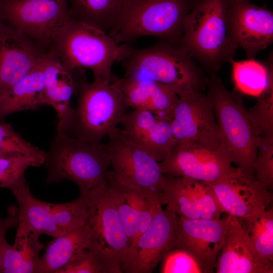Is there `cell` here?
<instances>
[{"instance_id":"cell-1","label":"cell","mask_w":273,"mask_h":273,"mask_svg":"<svg viewBox=\"0 0 273 273\" xmlns=\"http://www.w3.org/2000/svg\"><path fill=\"white\" fill-rule=\"evenodd\" d=\"M131 47L119 43L108 33L70 16L54 33L48 49L69 69H88L94 79L111 81L112 67L123 61Z\"/></svg>"},{"instance_id":"cell-2","label":"cell","mask_w":273,"mask_h":273,"mask_svg":"<svg viewBox=\"0 0 273 273\" xmlns=\"http://www.w3.org/2000/svg\"><path fill=\"white\" fill-rule=\"evenodd\" d=\"M77 105L57 132L91 143H101L117 128L127 113L122 93L112 81H87L81 75L77 85Z\"/></svg>"},{"instance_id":"cell-3","label":"cell","mask_w":273,"mask_h":273,"mask_svg":"<svg viewBox=\"0 0 273 273\" xmlns=\"http://www.w3.org/2000/svg\"><path fill=\"white\" fill-rule=\"evenodd\" d=\"M229 0H194L178 44L209 73L234 60L236 48L228 32Z\"/></svg>"},{"instance_id":"cell-4","label":"cell","mask_w":273,"mask_h":273,"mask_svg":"<svg viewBox=\"0 0 273 273\" xmlns=\"http://www.w3.org/2000/svg\"><path fill=\"white\" fill-rule=\"evenodd\" d=\"M206 87L226 157L246 174L255 177L253 165L259 135L248 111L215 73L210 74Z\"/></svg>"},{"instance_id":"cell-5","label":"cell","mask_w":273,"mask_h":273,"mask_svg":"<svg viewBox=\"0 0 273 273\" xmlns=\"http://www.w3.org/2000/svg\"><path fill=\"white\" fill-rule=\"evenodd\" d=\"M125 76L149 79L165 85L178 95L203 92L207 78L194 59L178 43L164 40L145 49L131 48L123 61Z\"/></svg>"},{"instance_id":"cell-6","label":"cell","mask_w":273,"mask_h":273,"mask_svg":"<svg viewBox=\"0 0 273 273\" xmlns=\"http://www.w3.org/2000/svg\"><path fill=\"white\" fill-rule=\"evenodd\" d=\"M43 165L48 184L68 180L86 193L107 180L110 159L105 144L91 143L57 132L46 152Z\"/></svg>"},{"instance_id":"cell-7","label":"cell","mask_w":273,"mask_h":273,"mask_svg":"<svg viewBox=\"0 0 273 273\" xmlns=\"http://www.w3.org/2000/svg\"><path fill=\"white\" fill-rule=\"evenodd\" d=\"M194 0H123L108 33L119 43L152 36L178 43Z\"/></svg>"},{"instance_id":"cell-8","label":"cell","mask_w":273,"mask_h":273,"mask_svg":"<svg viewBox=\"0 0 273 273\" xmlns=\"http://www.w3.org/2000/svg\"><path fill=\"white\" fill-rule=\"evenodd\" d=\"M10 191L18 204L19 220L16 234L31 232L54 238L84 224L88 215L86 195L76 200L55 204L40 200L31 194L26 180Z\"/></svg>"},{"instance_id":"cell-9","label":"cell","mask_w":273,"mask_h":273,"mask_svg":"<svg viewBox=\"0 0 273 273\" xmlns=\"http://www.w3.org/2000/svg\"><path fill=\"white\" fill-rule=\"evenodd\" d=\"M84 194L88 204L85 225L90 236L89 248L97 252L117 271L129 249V242L110 195L106 181Z\"/></svg>"},{"instance_id":"cell-10","label":"cell","mask_w":273,"mask_h":273,"mask_svg":"<svg viewBox=\"0 0 273 273\" xmlns=\"http://www.w3.org/2000/svg\"><path fill=\"white\" fill-rule=\"evenodd\" d=\"M105 146L110 167L109 175L120 184L161 193L166 177L160 162L118 127L108 136Z\"/></svg>"},{"instance_id":"cell-11","label":"cell","mask_w":273,"mask_h":273,"mask_svg":"<svg viewBox=\"0 0 273 273\" xmlns=\"http://www.w3.org/2000/svg\"><path fill=\"white\" fill-rule=\"evenodd\" d=\"M171 124L176 146L198 144L224 152L212 105L203 92L191 90L178 96Z\"/></svg>"},{"instance_id":"cell-12","label":"cell","mask_w":273,"mask_h":273,"mask_svg":"<svg viewBox=\"0 0 273 273\" xmlns=\"http://www.w3.org/2000/svg\"><path fill=\"white\" fill-rule=\"evenodd\" d=\"M160 164L165 175L207 184L246 174L232 165L222 150L198 144L176 146Z\"/></svg>"},{"instance_id":"cell-13","label":"cell","mask_w":273,"mask_h":273,"mask_svg":"<svg viewBox=\"0 0 273 273\" xmlns=\"http://www.w3.org/2000/svg\"><path fill=\"white\" fill-rule=\"evenodd\" d=\"M0 7L4 21L47 49L70 16L68 0H2Z\"/></svg>"},{"instance_id":"cell-14","label":"cell","mask_w":273,"mask_h":273,"mask_svg":"<svg viewBox=\"0 0 273 273\" xmlns=\"http://www.w3.org/2000/svg\"><path fill=\"white\" fill-rule=\"evenodd\" d=\"M226 21L230 40L240 48L248 59H254L258 52L273 42V13L249 0H229Z\"/></svg>"},{"instance_id":"cell-15","label":"cell","mask_w":273,"mask_h":273,"mask_svg":"<svg viewBox=\"0 0 273 273\" xmlns=\"http://www.w3.org/2000/svg\"><path fill=\"white\" fill-rule=\"evenodd\" d=\"M176 215L166 208L154 217L148 229L129 247L122 272L150 273L175 247Z\"/></svg>"},{"instance_id":"cell-16","label":"cell","mask_w":273,"mask_h":273,"mask_svg":"<svg viewBox=\"0 0 273 273\" xmlns=\"http://www.w3.org/2000/svg\"><path fill=\"white\" fill-rule=\"evenodd\" d=\"M232 216L215 219H189L176 215L175 247L191 254L203 272H212L225 242Z\"/></svg>"},{"instance_id":"cell-17","label":"cell","mask_w":273,"mask_h":273,"mask_svg":"<svg viewBox=\"0 0 273 273\" xmlns=\"http://www.w3.org/2000/svg\"><path fill=\"white\" fill-rule=\"evenodd\" d=\"M48 49L18 29L0 24V94L28 75Z\"/></svg>"},{"instance_id":"cell-18","label":"cell","mask_w":273,"mask_h":273,"mask_svg":"<svg viewBox=\"0 0 273 273\" xmlns=\"http://www.w3.org/2000/svg\"><path fill=\"white\" fill-rule=\"evenodd\" d=\"M120 124L129 139L159 162L176 147L171 121L150 111L136 109L126 113Z\"/></svg>"},{"instance_id":"cell-19","label":"cell","mask_w":273,"mask_h":273,"mask_svg":"<svg viewBox=\"0 0 273 273\" xmlns=\"http://www.w3.org/2000/svg\"><path fill=\"white\" fill-rule=\"evenodd\" d=\"M206 184L212 189L225 212L238 219L266 209L272 201L270 190L254 177L246 174Z\"/></svg>"},{"instance_id":"cell-20","label":"cell","mask_w":273,"mask_h":273,"mask_svg":"<svg viewBox=\"0 0 273 273\" xmlns=\"http://www.w3.org/2000/svg\"><path fill=\"white\" fill-rule=\"evenodd\" d=\"M41 62L44 75L46 104L56 111L58 118L56 130H59L68 119L73 107L72 96L76 95L81 69H69L50 50L44 53Z\"/></svg>"},{"instance_id":"cell-21","label":"cell","mask_w":273,"mask_h":273,"mask_svg":"<svg viewBox=\"0 0 273 273\" xmlns=\"http://www.w3.org/2000/svg\"><path fill=\"white\" fill-rule=\"evenodd\" d=\"M112 81L122 94L126 105L134 110L150 111L157 116L171 120L178 96L170 87L141 77H113Z\"/></svg>"},{"instance_id":"cell-22","label":"cell","mask_w":273,"mask_h":273,"mask_svg":"<svg viewBox=\"0 0 273 273\" xmlns=\"http://www.w3.org/2000/svg\"><path fill=\"white\" fill-rule=\"evenodd\" d=\"M215 268L217 273H272L273 264L259 257L239 219L232 216Z\"/></svg>"},{"instance_id":"cell-23","label":"cell","mask_w":273,"mask_h":273,"mask_svg":"<svg viewBox=\"0 0 273 273\" xmlns=\"http://www.w3.org/2000/svg\"><path fill=\"white\" fill-rule=\"evenodd\" d=\"M106 185L127 237L129 247L138 233L139 214L158 202L160 193L120 184L109 175Z\"/></svg>"},{"instance_id":"cell-24","label":"cell","mask_w":273,"mask_h":273,"mask_svg":"<svg viewBox=\"0 0 273 273\" xmlns=\"http://www.w3.org/2000/svg\"><path fill=\"white\" fill-rule=\"evenodd\" d=\"M41 59L28 75L0 94V120L15 113L47 105Z\"/></svg>"},{"instance_id":"cell-25","label":"cell","mask_w":273,"mask_h":273,"mask_svg":"<svg viewBox=\"0 0 273 273\" xmlns=\"http://www.w3.org/2000/svg\"><path fill=\"white\" fill-rule=\"evenodd\" d=\"M89 246V233L85 223L76 229L55 237L40 258L38 273H57Z\"/></svg>"},{"instance_id":"cell-26","label":"cell","mask_w":273,"mask_h":273,"mask_svg":"<svg viewBox=\"0 0 273 273\" xmlns=\"http://www.w3.org/2000/svg\"><path fill=\"white\" fill-rule=\"evenodd\" d=\"M40 236L31 232L16 234L14 244H9L4 252L2 272L38 273L43 248Z\"/></svg>"},{"instance_id":"cell-27","label":"cell","mask_w":273,"mask_h":273,"mask_svg":"<svg viewBox=\"0 0 273 273\" xmlns=\"http://www.w3.org/2000/svg\"><path fill=\"white\" fill-rule=\"evenodd\" d=\"M163 190L160 193L163 205L176 215L189 219H201L193 179L165 175Z\"/></svg>"},{"instance_id":"cell-28","label":"cell","mask_w":273,"mask_h":273,"mask_svg":"<svg viewBox=\"0 0 273 273\" xmlns=\"http://www.w3.org/2000/svg\"><path fill=\"white\" fill-rule=\"evenodd\" d=\"M231 63L235 86L245 95L257 97L273 79L272 55L264 63L254 59L233 60Z\"/></svg>"},{"instance_id":"cell-29","label":"cell","mask_w":273,"mask_h":273,"mask_svg":"<svg viewBox=\"0 0 273 273\" xmlns=\"http://www.w3.org/2000/svg\"><path fill=\"white\" fill-rule=\"evenodd\" d=\"M238 219L257 255L265 262L273 264L272 208Z\"/></svg>"},{"instance_id":"cell-30","label":"cell","mask_w":273,"mask_h":273,"mask_svg":"<svg viewBox=\"0 0 273 273\" xmlns=\"http://www.w3.org/2000/svg\"><path fill=\"white\" fill-rule=\"evenodd\" d=\"M123 0H68L71 16L106 32L111 28Z\"/></svg>"},{"instance_id":"cell-31","label":"cell","mask_w":273,"mask_h":273,"mask_svg":"<svg viewBox=\"0 0 273 273\" xmlns=\"http://www.w3.org/2000/svg\"><path fill=\"white\" fill-rule=\"evenodd\" d=\"M46 152L27 142L9 123L0 120V158L28 156L44 161Z\"/></svg>"},{"instance_id":"cell-32","label":"cell","mask_w":273,"mask_h":273,"mask_svg":"<svg viewBox=\"0 0 273 273\" xmlns=\"http://www.w3.org/2000/svg\"><path fill=\"white\" fill-rule=\"evenodd\" d=\"M44 160L32 157L0 158V188H12L26 180L25 172L30 167L43 165Z\"/></svg>"},{"instance_id":"cell-33","label":"cell","mask_w":273,"mask_h":273,"mask_svg":"<svg viewBox=\"0 0 273 273\" xmlns=\"http://www.w3.org/2000/svg\"><path fill=\"white\" fill-rule=\"evenodd\" d=\"M248 111L259 136L273 139V79Z\"/></svg>"},{"instance_id":"cell-34","label":"cell","mask_w":273,"mask_h":273,"mask_svg":"<svg viewBox=\"0 0 273 273\" xmlns=\"http://www.w3.org/2000/svg\"><path fill=\"white\" fill-rule=\"evenodd\" d=\"M57 273H118L102 256L88 248Z\"/></svg>"},{"instance_id":"cell-35","label":"cell","mask_w":273,"mask_h":273,"mask_svg":"<svg viewBox=\"0 0 273 273\" xmlns=\"http://www.w3.org/2000/svg\"><path fill=\"white\" fill-rule=\"evenodd\" d=\"M253 169L255 179L271 190L273 187V139L259 136Z\"/></svg>"},{"instance_id":"cell-36","label":"cell","mask_w":273,"mask_h":273,"mask_svg":"<svg viewBox=\"0 0 273 273\" xmlns=\"http://www.w3.org/2000/svg\"><path fill=\"white\" fill-rule=\"evenodd\" d=\"M193 187L199 208L201 219H215L225 212L216 195L207 184L193 179Z\"/></svg>"},{"instance_id":"cell-37","label":"cell","mask_w":273,"mask_h":273,"mask_svg":"<svg viewBox=\"0 0 273 273\" xmlns=\"http://www.w3.org/2000/svg\"><path fill=\"white\" fill-rule=\"evenodd\" d=\"M162 273H200L202 269L195 257L188 251L174 248L163 258Z\"/></svg>"},{"instance_id":"cell-38","label":"cell","mask_w":273,"mask_h":273,"mask_svg":"<svg viewBox=\"0 0 273 273\" xmlns=\"http://www.w3.org/2000/svg\"><path fill=\"white\" fill-rule=\"evenodd\" d=\"M8 215L4 218H0V272H2L3 256L9 243L6 240V234L8 230L17 226L19 220L18 207L10 206L8 210Z\"/></svg>"},{"instance_id":"cell-39","label":"cell","mask_w":273,"mask_h":273,"mask_svg":"<svg viewBox=\"0 0 273 273\" xmlns=\"http://www.w3.org/2000/svg\"><path fill=\"white\" fill-rule=\"evenodd\" d=\"M4 22V20L3 18L2 10L0 7V24Z\"/></svg>"},{"instance_id":"cell-40","label":"cell","mask_w":273,"mask_h":273,"mask_svg":"<svg viewBox=\"0 0 273 273\" xmlns=\"http://www.w3.org/2000/svg\"><path fill=\"white\" fill-rule=\"evenodd\" d=\"M2 1V0H0V1Z\"/></svg>"}]
</instances>
